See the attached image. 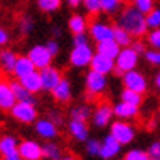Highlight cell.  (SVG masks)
<instances>
[{
  "instance_id": "1",
  "label": "cell",
  "mask_w": 160,
  "mask_h": 160,
  "mask_svg": "<svg viewBox=\"0 0 160 160\" xmlns=\"http://www.w3.org/2000/svg\"><path fill=\"white\" fill-rule=\"evenodd\" d=\"M116 25L122 26L126 31H129L134 38H145L149 31L147 20H145V13L139 12L132 5H122V8L116 15Z\"/></svg>"
},
{
  "instance_id": "2",
  "label": "cell",
  "mask_w": 160,
  "mask_h": 160,
  "mask_svg": "<svg viewBox=\"0 0 160 160\" xmlns=\"http://www.w3.org/2000/svg\"><path fill=\"white\" fill-rule=\"evenodd\" d=\"M95 48L90 42L85 44H74L69 52V65L74 69H87L90 67V62L95 56Z\"/></svg>"
},
{
  "instance_id": "3",
  "label": "cell",
  "mask_w": 160,
  "mask_h": 160,
  "mask_svg": "<svg viewBox=\"0 0 160 160\" xmlns=\"http://www.w3.org/2000/svg\"><path fill=\"white\" fill-rule=\"evenodd\" d=\"M108 88V75L100 74V72H95L88 69V72L85 74V93L87 98L93 100L101 97Z\"/></svg>"
},
{
  "instance_id": "4",
  "label": "cell",
  "mask_w": 160,
  "mask_h": 160,
  "mask_svg": "<svg viewBox=\"0 0 160 160\" xmlns=\"http://www.w3.org/2000/svg\"><path fill=\"white\" fill-rule=\"evenodd\" d=\"M88 36L90 39L95 42H101V41H108V39H113L114 36V23L103 18H92L90 23H88Z\"/></svg>"
},
{
  "instance_id": "5",
  "label": "cell",
  "mask_w": 160,
  "mask_h": 160,
  "mask_svg": "<svg viewBox=\"0 0 160 160\" xmlns=\"http://www.w3.org/2000/svg\"><path fill=\"white\" fill-rule=\"evenodd\" d=\"M8 113L13 119L21 124H34L36 119L39 118L36 103H31V101H17Z\"/></svg>"
},
{
  "instance_id": "6",
  "label": "cell",
  "mask_w": 160,
  "mask_h": 160,
  "mask_svg": "<svg viewBox=\"0 0 160 160\" xmlns=\"http://www.w3.org/2000/svg\"><path fill=\"white\" fill-rule=\"evenodd\" d=\"M139 56H141V54H137L131 46L121 48L119 54L116 56V59H114V64H116L114 74L121 77L124 72L132 70V69H137V65H139Z\"/></svg>"
},
{
  "instance_id": "7",
  "label": "cell",
  "mask_w": 160,
  "mask_h": 160,
  "mask_svg": "<svg viewBox=\"0 0 160 160\" xmlns=\"http://www.w3.org/2000/svg\"><path fill=\"white\" fill-rule=\"evenodd\" d=\"M110 134L118 141L121 145H128L136 139L137 131L136 128L131 124L129 121L124 119H113V122L110 124Z\"/></svg>"
},
{
  "instance_id": "8",
  "label": "cell",
  "mask_w": 160,
  "mask_h": 160,
  "mask_svg": "<svg viewBox=\"0 0 160 160\" xmlns=\"http://www.w3.org/2000/svg\"><path fill=\"white\" fill-rule=\"evenodd\" d=\"M119 78H121L124 88H129L132 92H139V93H142V95H145V92L149 90V80H147V77H145L141 70H137V69L124 72Z\"/></svg>"
},
{
  "instance_id": "9",
  "label": "cell",
  "mask_w": 160,
  "mask_h": 160,
  "mask_svg": "<svg viewBox=\"0 0 160 160\" xmlns=\"http://www.w3.org/2000/svg\"><path fill=\"white\" fill-rule=\"evenodd\" d=\"M114 118V111H113V105H110L108 101H100V103L93 108V113H92V124L98 128V129H103L108 128L113 122Z\"/></svg>"
},
{
  "instance_id": "10",
  "label": "cell",
  "mask_w": 160,
  "mask_h": 160,
  "mask_svg": "<svg viewBox=\"0 0 160 160\" xmlns=\"http://www.w3.org/2000/svg\"><path fill=\"white\" fill-rule=\"evenodd\" d=\"M26 56L31 59V62L34 64V67L38 70L52 65V61H54V56L49 52V49L46 48V44H34V46H31L30 49H28Z\"/></svg>"
},
{
  "instance_id": "11",
  "label": "cell",
  "mask_w": 160,
  "mask_h": 160,
  "mask_svg": "<svg viewBox=\"0 0 160 160\" xmlns=\"http://www.w3.org/2000/svg\"><path fill=\"white\" fill-rule=\"evenodd\" d=\"M18 154L23 160H42V144L34 139H25L18 144Z\"/></svg>"
},
{
  "instance_id": "12",
  "label": "cell",
  "mask_w": 160,
  "mask_h": 160,
  "mask_svg": "<svg viewBox=\"0 0 160 160\" xmlns=\"http://www.w3.org/2000/svg\"><path fill=\"white\" fill-rule=\"evenodd\" d=\"M34 132L44 141H54L56 137H59V126L54 121H51L48 116L46 118H38L34 122Z\"/></svg>"
},
{
  "instance_id": "13",
  "label": "cell",
  "mask_w": 160,
  "mask_h": 160,
  "mask_svg": "<svg viewBox=\"0 0 160 160\" xmlns=\"http://www.w3.org/2000/svg\"><path fill=\"white\" fill-rule=\"evenodd\" d=\"M41 74V80H42V90L44 92H52V88L64 78V74L59 67L56 65H49V67H44L39 70Z\"/></svg>"
},
{
  "instance_id": "14",
  "label": "cell",
  "mask_w": 160,
  "mask_h": 160,
  "mask_svg": "<svg viewBox=\"0 0 160 160\" xmlns=\"http://www.w3.org/2000/svg\"><path fill=\"white\" fill-rule=\"evenodd\" d=\"M15 103H17V97L12 88V80L0 77V110L10 111Z\"/></svg>"
},
{
  "instance_id": "15",
  "label": "cell",
  "mask_w": 160,
  "mask_h": 160,
  "mask_svg": "<svg viewBox=\"0 0 160 160\" xmlns=\"http://www.w3.org/2000/svg\"><path fill=\"white\" fill-rule=\"evenodd\" d=\"M88 121H82V119H74L70 118L67 122V132L70 137H74L77 142H87L90 137V128L87 124Z\"/></svg>"
},
{
  "instance_id": "16",
  "label": "cell",
  "mask_w": 160,
  "mask_h": 160,
  "mask_svg": "<svg viewBox=\"0 0 160 160\" xmlns=\"http://www.w3.org/2000/svg\"><path fill=\"white\" fill-rule=\"evenodd\" d=\"M122 145L114 139L111 134H106L101 139V149H100V158L103 160H113L119 155Z\"/></svg>"
},
{
  "instance_id": "17",
  "label": "cell",
  "mask_w": 160,
  "mask_h": 160,
  "mask_svg": "<svg viewBox=\"0 0 160 160\" xmlns=\"http://www.w3.org/2000/svg\"><path fill=\"white\" fill-rule=\"evenodd\" d=\"M51 97L56 103H61V105H67L69 101L74 97V92H72V83L69 82V78H62L59 83H57L52 92H51Z\"/></svg>"
},
{
  "instance_id": "18",
  "label": "cell",
  "mask_w": 160,
  "mask_h": 160,
  "mask_svg": "<svg viewBox=\"0 0 160 160\" xmlns=\"http://www.w3.org/2000/svg\"><path fill=\"white\" fill-rule=\"evenodd\" d=\"M114 67H116V64H114L113 57H108L105 54L95 52L88 69L95 70V72H100V74H105V75H110V74H114Z\"/></svg>"
},
{
  "instance_id": "19",
  "label": "cell",
  "mask_w": 160,
  "mask_h": 160,
  "mask_svg": "<svg viewBox=\"0 0 160 160\" xmlns=\"http://www.w3.org/2000/svg\"><path fill=\"white\" fill-rule=\"evenodd\" d=\"M139 108L141 106H136V105H131L126 103V101L119 100L118 103L113 105V111H114V118L116 119H124V121H131L139 116Z\"/></svg>"
},
{
  "instance_id": "20",
  "label": "cell",
  "mask_w": 160,
  "mask_h": 160,
  "mask_svg": "<svg viewBox=\"0 0 160 160\" xmlns=\"http://www.w3.org/2000/svg\"><path fill=\"white\" fill-rule=\"evenodd\" d=\"M34 70H38L34 67V64L31 62V59L28 57L26 54L25 56H18V59H17V64H15V67H13V72H12V75L15 77V78H23L26 77L28 74H31V72Z\"/></svg>"
},
{
  "instance_id": "21",
  "label": "cell",
  "mask_w": 160,
  "mask_h": 160,
  "mask_svg": "<svg viewBox=\"0 0 160 160\" xmlns=\"http://www.w3.org/2000/svg\"><path fill=\"white\" fill-rule=\"evenodd\" d=\"M18 144H20V141L12 134L0 136V157L5 158V157L18 154Z\"/></svg>"
},
{
  "instance_id": "22",
  "label": "cell",
  "mask_w": 160,
  "mask_h": 160,
  "mask_svg": "<svg viewBox=\"0 0 160 160\" xmlns=\"http://www.w3.org/2000/svg\"><path fill=\"white\" fill-rule=\"evenodd\" d=\"M17 59H18V54L13 49L0 48V70L3 74H12L13 67L17 64Z\"/></svg>"
},
{
  "instance_id": "23",
  "label": "cell",
  "mask_w": 160,
  "mask_h": 160,
  "mask_svg": "<svg viewBox=\"0 0 160 160\" xmlns=\"http://www.w3.org/2000/svg\"><path fill=\"white\" fill-rule=\"evenodd\" d=\"M88 18L85 15H80V13H74V15H70V18L67 20V28L69 31L74 34H80V33H87L88 31Z\"/></svg>"
},
{
  "instance_id": "24",
  "label": "cell",
  "mask_w": 160,
  "mask_h": 160,
  "mask_svg": "<svg viewBox=\"0 0 160 160\" xmlns=\"http://www.w3.org/2000/svg\"><path fill=\"white\" fill-rule=\"evenodd\" d=\"M20 82L23 83L31 93H34V95L39 93V92H44L42 90V80H41L39 70H34V72H31V74H28L26 77L20 78Z\"/></svg>"
},
{
  "instance_id": "25",
  "label": "cell",
  "mask_w": 160,
  "mask_h": 160,
  "mask_svg": "<svg viewBox=\"0 0 160 160\" xmlns=\"http://www.w3.org/2000/svg\"><path fill=\"white\" fill-rule=\"evenodd\" d=\"M12 88H13V93H15V97H17V101H31V103H38L34 93H31L18 78L12 80Z\"/></svg>"
},
{
  "instance_id": "26",
  "label": "cell",
  "mask_w": 160,
  "mask_h": 160,
  "mask_svg": "<svg viewBox=\"0 0 160 160\" xmlns=\"http://www.w3.org/2000/svg\"><path fill=\"white\" fill-rule=\"evenodd\" d=\"M95 51H97V52H100V54H105L108 57L116 59V56H118L119 51H121V46L114 39H108V41L97 42V44H95Z\"/></svg>"
},
{
  "instance_id": "27",
  "label": "cell",
  "mask_w": 160,
  "mask_h": 160,
  "mask_svg": "<svg viewBox=\"0 0 160 160\" xmlns=\"http://www.w3.org/2000/svg\"><path fill=\"white\" fill-rule=\"evenodd\" d=\"M42 155L46 160H59L64 154H62V147L54 141H44L42 144Z\"/></svg>"
},
{
  "instance_id": "28",
  "label": "cell",
  "mask_w": 160,
  "mask_h": 160,
  "mask_svg": "<svg viewBox=\"0 0 160 160\" xmlns=\"http://www.w3.org/2000/svg\"><path fill=\"white\" fill-rule=\"evenodd\" d=\"M92 113H93V108L88 103H82V105H75L70 108V118L74 119H82V121H90L92 119Z\"/></svg>"
},
{
  "instance_id": "29",
  "label": "cell",
  "mask_w": 160,
  "mask_h": 160,
  "mask_svg": "<svg viewBox=\"0 0 160 160\" xmlns=\"http://www.w3.org/2000/svg\"><path fill=\"white\" fill-rule=\"evenodd\" d=\"M113 39L118 42L121 48H126V46L132 44V41H134L136 38H134V36L131 34L129 31H126L122 26H119V25L114 23V36H113Z\"/></svg>"
},
{
  "instance_id": "30",
  "label": "cell",
  "mask_w": 160,
  "mask_h": 160,
  "mask_svg": "<svg viewBox=\"0 0 160 160\" xmlns=\"http://www.w3.org/2000/svg\"><path fill=\"white\" fill-rule=\"evenodd\" d=\"M121 0H100V7H101V13L106 17H116L122 8Z\"/></svg>"
},
{
  "instance_id": "31",
  "label": "cell",
  "mask_w": 160,
  "mask_h": 160,
  "mask_svg": "<svg viewBox=\"0 0 160 160\" xmlns=\"http://www.w3.org/2000/svg\"><path fill=\"white\" fill-rule=\"evenodd\" d=\"M119 100L126 101V103H131V105H136V106H141L144 103V95L139 92H132V90L122 87V90L119 93Z\"/></svg>"
},
{
  "instance_id": "32",
  "label": "cell",
  "mask_w": 160,
  "mask_h": 160,
  "mask_svg": "<svg viewBox=\"0 0 160 160\" xmlns=\"http://www.w3.org/2000/svg\"><path fill=\"white\" fill-rule=\"evenodd\" d=\"M36 3L42 13H54L62 7V0H36Z\"/></svg>"
},
{
  "instance_id": "33",
  "label": "cell",
  "mask_w": 160,
  "mask_h": 160,
  "mask_svg": "<svg viewBox=\"0 0 160 160\" xmlns=\"http://www.w3.org/2000/svg\"><path fill=\"white\" fill-rule=\"evenodd\" d=\"M82 7L87 12V15L90 18H95L101 13V7H100V0H82Z\"/></svg>"
},
{
  "instance_id": "34",
  "label": "cell",
  "mask_w": 160,
  "mask_h": 160,
  "mask_svg": "<svg viewBox=\"0 0 160 160\" xmlns=\"http://www.w3.org/2000/svg\"><path fill=\"white\" fill-rule=\"evenodd\" d=\"M18 30H20V33L23 36L31 34V31L34 30V20H33V17H30V15H23V17H21L20 21H18Z\"/></svg>"
},
{
  "instance_id": "35",
  "label": "cell",
  "mask_w": 160,
  "mask_h": 160,
  "mask_svg": "<svg viewBox=\"0 0 160 160\" xmlns=\"http://www.w3.org/2000/svg\"><path fill=\"white\" fill-rule=\"evenodd\" d=\"M131 5L147 15L150 10H154L157 7V0H131Z\"/></svg>"
},
{
  "instance_id": "36",
  "label": "cell",
  "mask_w": 160,
  "mask_h": 160,
  "mask_svg": "<svg viewBox=\"0 0 160 160\" xmlns=\"http://www.w3.org/2000/svg\"><path fill=\"white\" fill-rule=\"evenodd\" d=\"M100 149H101V141L95 137H88V141L85 142V152L90 157H100Z\"/></svg>"
},
{
  "instance_id": "37",
  "label": "cell",
  "mask_w": 160,
  "mask_h": 160,
  "mask_svg": "<svg viewBox=\"0 0 160 160\" xmlns=\"http://www.w3.org/2000/svg\"><path fill=\"white\" fill-rule=\"evenodd\" d=\"M144 39H145V42H147V46H149V48L160 49V28H154V30H149Z\"/></svg>"
},
{
  "instance_id": "38",
  "label": "cell",
  "mask_w": 160,
  "mask_h": 160,
  "mask_svg": "<svg viewBox=\"0 0 160 160\" xmlns=\"http://www.w3.org/2000/svg\"><path fill=\"white\" fill-rule=\"evenodd\" d=\"M145 20H147L149 30H154V28H160V7H155L154 10H150L147 15H145Z\"/></svg>"
},
{
  "instance_id": "39",
  "label": "cell",
  "mask_w": 160,
  "mask_h": 160,
  "mask_svg": "<svg viewBox=\"0 0 160 160\" xmlns=\"http://www.w3.org/2000/svg\"><path fill=\"white\" fill-rule=\"evenodd\" d=\"M124 160H150V155L147 150H142V149H131L128 150L124 157Z\"/></svg>"
},
{
  "instance_id": "40",
  "label": "cell",
  "mask_w": 160,
  "mask_h": 160,
  "mask_svg": "<svg viewBox=\"0 0 160 160\" xmlns=\"http://www.w3.org/2000/svg\"><path fill=\"white\" fill-rule=\"evenodd\" d=\"M144 59L154 67H160V49L147 48V51L144 52Z\"/></svg>"
},
{
  "instance_id": "41",
  "label": "cell",
  "mask_w": 160,
  "mask_h": 160,
  "mask_svg": "<svg viewBox=\"0 0 160 160\" xmlns=\"http://www.w3.org/2000/svg\"><path fill=\"white\" fill-rule=\"evenodd\" d=\"M131 48H132L137 54L144 56V52L147 51V42H145L144 38H136V39L132 41V44H131Z\"/></svg>"
},
{
  "instance_id": "42",
  "label": "cell",
  "mask_w": 160,
  "mask_h": 160,
  "mask_svg": "<svg viewBox=\"0 0 160 160\" xmlns=\"http://www.w3.org/2000/svg\"><path fill=\"white\" fill-rule=\"evenodd\" d=\"M44 44H46V48L49 49V52L52 54L54 57H56V56H59V52H61V44H59V41H57L56 38L48 39Z\"/></svg>"
},
{
  "instance_id": "43",
  "label": "cell",
  "mask_w": 160,
  "mask_h": 160,
  "mask_svg": "<svg viewBox=\"0 0 160 160\" xmlns=\"http://www.w3.org/2000/svg\"><path fill=\"white\" fill-rule=\"evenodd\" d=\"M48 118H49L51 121H54L57 126L64 124V114H62L61 111H57V110H49V111H48Z\"/></svg>"
},
{
  "instance_id": "44",
  "label": "cell",
  "mask_w": 160,
  "mask_h": 160,
  "mask_svg": "<svg viewBox=\"0 0 160 160\" xmlns=\"http://www.w3.org/2000/svg\"><path fill=\"white\" fill-rule=\"evenodd\" d=\"M147 152L150 158H160V141H154L149 147H147Z\"/></svg>"
},
{
  "instance_id": "45",
  "label": "cell",
  "mask_w": 160,
  "mask_h": 160,
  "mask_svg": "<svg viewBox=\"0 0 160 160\" xmlns=\"http://www.w3.org/2000/svg\"><path fill=\"white\" fill-rule=\"evenodd\" d=\"M85 42H90V36H88V33L74 34V38H72V44H85Z\"/></svg>"
},
{
  "instance_id": "46",
  "label": "cell",
  "mask_w": 160,
  "mask_h": 160,
  "mask_svg": "<svg viewBox=\"0 0 160 160\" xmlns=\"http://www.w3.org/2000/svg\"><path fill=\"white\" fill-rule=\"evenodd\" d=\"M8 42H10V34L2 25H0V48H7Z\"/></svg>"
},
{
  "instance_id": "47",
  "label": "cell",
  "mask_w": 160,
  "mask_h": 160,
  "mask_svg": "<svg viewBox=\"0 0 160 160\" xmlns=\"http://www.w3.org/2000/svg\"><path fill=\"white\" fill-rule=\"evenodd\" d=\"M65 3H67L70 8H78L80 5H82V0H64Z\"/></svg>"
},
{
  "instance_id": "48",
  "label": "cell",
  "mask_w": 160,
  "mask_h": 160,
  "mask_svg": "<svg viewBox=\"0 0 160 160\" xmlns=\"http://www.w3.org/2000/svg\"><path fill=\"white\" fill-rule=\"evenodd\" d=\"M154 87H155V90L160 93V70L154 75Z\"/></svg>"
},
{
  "instance_id": "49",
  "label": "cell",
  "mask_w": 160,
  "mask_h": 160,
  "mask_svg": "<svg viewBox=\"0 0 160 160\" xmlns=\"http://www.w3.org/2000/svg\"><path fill=\"white\" fill-rule=\"evenodd\" d=\"M61 34H62V31H61V30H59V28H57V26H54V28H52V38H56V39H57V38H59Z\"/></svg>"
},
{
  "instance_id": "50",
  "label": "cell",
  "mask_w": 160,
  "mask_h": 160,
  "mask_svg": "<svg viewBox=\"0 0 160 160\" xmlns=\"http://www.w3.org/2000/svg\"><path fill=\"white\" fill-rule=\"evenodd\" d=\"M3 160H23L20 157V154H15V155H10V157H5Z\"/></svg>"
},
{
  "instance_id": "51",
  "label": "cell",
  "mask_w": 160,
  "mask_h": 160,
  "mask_svg": "<svg viewBox=\"0 0 160 160\" xmlns=\"http://www.w3.org/2000/svg\"><path fill=\"white\" fill-rule=\"evenodd\" d=\"M59 160H77V158H75L74 155H62Z\"/></svg>"
},
{
  "instance_id": "52",
  "label": "cell",
  "mask_w": 160,
  "mask_h": 160,
  "mask_svg": "<svg viewBox=\"0 0 160 160\" xmlns=\"http://www.w3.org/2000/svg\"><path fill=\"white\" fill-rule=\"evenodd\" d=\"M121 2H122V3H126V2H131V0H121Z\"/></svg>"
},
{
  "instance_id": "53",
  "label": "cell",
  "mask_w": 160,
  "mask_h": 160,
  "mask_svg": "<svg viewBox=\"0 0 160 160\" xmlns=\"http://www.w3.org/2000/svg\"><path fill=\"white\" fill-rule=\"evenodd\" d=\"M150 160H160V158H150Z\"/></svg>"
},
{
  "instance_id": "54",
  "label": "cell",
  "mask_w": 160,
  "mask_h": 160,
  "mask_svg": "<svg viewBox=\"0 0 160 160\" xmlns=\"http://www.w3.org/2000/svg\"><path fill=\"white\" fill-rule=\"evenodd\" d=\"M119 160H124V158H119Z\"/></svg>"
}]
</instances>
